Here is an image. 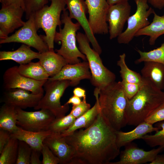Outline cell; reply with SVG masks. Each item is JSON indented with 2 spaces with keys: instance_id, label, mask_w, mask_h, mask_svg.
<instances>
[{
  "instance_id": "41",
  "label": "cell",
  "mask_w": 164,
  "mask_h": 164,
  "mask_svg": "<svg viewBox=\"0 0 164 164\" xmlns=\"http://www.w3.org/2000/svg\"><path fill=\"white\" fill-rule=\"evenodd\" d=\"M2 5H13L22 8L25 10L24 0H0Z\"/></svg>"
},
{
  "instance_id": "5",
  "label": "cell",
  "mask_w": 164,
  "mask_h": 164,
  "mask_svg": "<svg viewBox=\"0 0 164 164\" xmlns=\"http://www.w3.org/2000/svg\"><path fill=\"white\" fill-rule=\"evenodd\" d=\"M76 39L79 49L85 56L89 63L92 85L100 90L115 81V75L104 65L100 55L90 46L85 34L77 32Z\"/></svg>"
},
{
  "instance_id": "22",
  "label": "cell",
  "mask_w": 164,
  "mask_h": 164,
  "mask_svg": "<svg viewBox=\"0 0 164 164\" xmlns=\"http://www.w3.org/2000/svg\"><path fill=\"white\" fill-rule=\"evenodd\" d=\"M38 59L50 77L57 74L68 64L62 56L54 50H49L40 53Z\"/></svg>"
},
{
  "instance_id": "38",
  "label": "cell",
  "mask_w": 164,
  "mask_h": 164,
  "mask_svg": "<svg viewBox=\"0 0 164 164\" xmlns=\"http://www.w3.org/2000/svg\"><path fill=\"white\" fill-rule=\"evenodd\" d=\"M164 121V103L155 110L145 120L146 122L153 125Z\"/></svg>"
},
{
  "instance_id": "7",
  "label": "cell",
  "mask_w": 164,
  "mask_h": 164,
  "mask_svg": "<svg viewBox=\"0 0 164 164\" xmlns=\"http://www.w3.org/2000/svg\"><path fill=\"white\" fill-rule=\"evenodd\" d=\"M70 82L68 80L48 79L43 85L45 94L34 109L48 110L56 118L65 116L69 110V104H65L62 105L60 100L66 89L70 86Z\"/></svg>"
},
{
  "instance_id": "25",
  "label": "cell",
  "mask_w": 164,
  "mask_h": 164,
  "mask_svg": "<svg viewBox=\"0 0 164 164\" xmlns=\"http://www.w3.org/2000/svg\"><path fill=\"white\" fill-rule=\"evenodd\" d=\"M100 112V108L96 101L94 105L86 113L75 119L73 123L67 130L60 133L63 137L70 135L81 128H87L94 122Z\"/></svg>"
},
{
  "instance_id": "3",
  "label": "cell",
  "mask_w": 164,
  "mask_h": 164,
  "mask_svg": "<svg viewBox=\"0 0 164 164\" xmlns=\"http://www.w3.org/2000/svg\"><path fill=\"white\" fill-rule=\"evenodd\" d=\"M121 81H114L100 89L98 99L100 112L116 130L127 125L125 110L128 101Z\"/></svg>"
},
{
  "instance_id": "39",
  "label": "cell",
  "mask_w": 164,
  "mask_h": 164,
  "mask_svg": "<svg viewBox=\"0 0 164 164\" xmlns=\"http://www.w3.org/2000/svg\"><path fill=\"white\" fill-rule=\"evenodd\" d=\"M121 82L125 93L128 99H131L135 95L142 84Z\"/></svg>"
},
{
  "instance_id": "24",
  "label": "cell",
  "mask_w": 164,
  "mask_h": 164,
  "mask_svg": "<svg viewBox=\"0 0 164 164\" xmlns=\"http://www.w3.org/2000/svg\"><path fill=\"white\" fill-rule=\"evenodd\" d=\"M144 63V66L141 70L142 76L148 79L158 88L163 90L164 64L151 61Z\"/></svg>"
},
{
  "instance_id": "45",
  "label": "cell",
  "mask_w": 164,
  "mask_h": 164,
  "mask_svg": "<svg viewBox=\"0 0 164 164\" xmlns=\"http://www.w3.org/2000/svg\"><path fill=\"white\" fill-rule=\"evenodd\" d=\"M81 101L80 98L73 95L65 104H71L73 106H75L79 104Z\"/></svg>"
},
{
  "instance_id": "17",
  "label": "cell",
  "mask_w": 164,
  "mask_h": 164,
  "mask_svg": "<svg viewBox=\"0 0 164 164\" xmlns=\"http://www.w3.org/2000/svg\"><path fill=\"white\" fill-rule=\"evenodd\" d=\"M43 95V94H35L21 88L5 90L2 94V101L22 109L29 108H34Z\"/></svg>"
},
{
  "instance_id": "30",
  "label": "cell",
  "mask_w": 164,
  "mask_h": 164,
  "mask_svg": "<svg viewBox=\"0 0 164 164\" xmlns=\"http://www.w3.org/2000/svg\"><path fill=\"white\" fill-rule=\"evenodd\" d=\"M19 140L11 137L8 142L0 153V164H16Z\"/></svg>"
},
{
  "instance_id": "48",
  "label": "cell",
  "mask_w": 164,
  "mask_h": 164,
  "mask_svg": "<svg viewBox=\"0 0 164 164\" xmlns=\"http://www.w3.org/2000/svg\"><path fill=\"white\" fill-rule=\"evenodd\" d=\"M163 90H164V87Z\"/></svg>"
},
{
  "instance_id": "44",
  "label": "cell",
  "mask_w": 164,
  "mask_h": 164,
  "mask_svg": "<svg viewBox=\"0 0 164 164\" xmlns=\"http://www.w3.org/2000/svg\"><path fill=\"white\" fill-rule=\"evenodd\" d=\"M74 95L81 98L86 97V92L85 90L80 87L75 88L73 91Z\"/></svg>"
},
{
  "instance_id": "20",
  "label": "cell",
  "mask_w": 164,
  "mask_h": 164,
  "mask_svg": "<svg viewBox=\"0 0 164 164\" xmlns=\"http://www.w3.org/2000/svg\"><path fill=\"white\" fill-rule=\"evenodd\" d=\"M133 130L128 132L116 131L117 143L118 147L125 146L134 140L142 139L145 135L153 132H156L160 128L145 121L136 126Z\"/></svg>"
},
{
  "instance_id": "21",
  "label": "cell",
  "mask_w": 164,
  "mask_h": 164,
  "mask_svg": "<svg viewBox=\"0 0 164 164\" xmlns=\"http://www.w3.org/2000/svg\"><path fill=\"white\" fill-rule=\"evenodd\" d=\"M52 133L50 130L35 132L25 130L19 126L16 131L11 134V136L25 142L33 149L41 151L43 141Z\"/></svg>"
},
{
  "instance_id": "27",
  "label": "cell",
  "mask_w": 164,
  "mask_h": 164,
  "mask_svg": "<svg viewBox=\"0 0 164 164\" xmlns=\"http://www.w3.org/2000/svg\"><path fill=\"white\" fill-rule=\"evenodd\" d=\"M17 121L16 108L4 103L0 108V129L12 133L18 128Z\"/></svg>"
},
{
  "instance_id": "13",
  "label": "cell",
  "mask_w": 164,
  "mask_h": 164,
  "mask_svg": "<svg viewBox=\"0 0 164 164\" xmlns=\"http://www.w3.org/2000/svg\"><path fill=\"white\" fill-rule=\"evenodd\" d=\"M71 19H76L84 30L93 48L100 55L102 52L101 48L94 36L86 16L87 9L84 0H64Z\"/></svg>"
},
{
  "instance_id": "2",
  "label": "cell",
  "mask_w": 164,
  "mask_h": 164,
  "mask_svg": "<svg viewBox=\"0 0 164 164\" xmlns=\"http://www.w3.org/2000/svg\"><path fill=\"white\" fill-rule=\"evenodd\" d=\"M143 79L138 93L128 99L125 110L128 125L136 126L164 103V92L156 87L148 79Z\"/></svg>"
},
{
  "instance_id": "33",
  "label": "cell",
  "mask_w": 164,
  "mask_h": 164,
  "mask_svg": "<svg viewBox=\"0 0 164 164\" xmlns=\"http://www.w3.org/2000/svg\"><path fill=\"white\" fill-rule=\"evenodd\" d=\"M75 119L70 113L61 118H56L50 125L49 130L52 133H61L67 129Z\"/></svg>"
},
{
  "instance_id": "23",
  "label": "cell",
  "mask_w": 164,
  "mask_h": 164,
  "mask_svg": "<svg viewBox=\"0 0 164 164\" xmlns=\"http://www.w3.org/2000/svg\"><path fill=\"white\" fill-rule=\"evenodd\" d=\"M30 47L23 44L13 51H1L0 60H12L20 65L28 63L33 60L38 59L40 53L33 51Z\"/></svg>"
},
{
  "instance_id": "8",
  "label": "cell",
  "mask_w": 164,
  "mask_h": 164,
  "mask_svg": "<svg viewBox=\"0 0 164 164\" xmlns=\"http://www.w3.org/2000/svg\"><path fill=\"white\" fill-rule=\"evenodd\" d=\"M134 0L136 5V10L135 13L128 18L126 30L117 37L119 44L129 43L139 30L150 24L148 18L155 12L153 9L149 7L146 0Z\"/></svg>"
},
{
  "instance_id": "14",
  "label": "cell",
  "mask_w": 164,
  "mask_h": 164,
  "mask_svg": "<svg viewBox=\"0 0 164 164\" xmlns=\"http://www.w3.org/2000/svg\"><path fill=\"white\" fill-rule=\"evenodd\" d=\"M131 9L128 1L109 5L106 21L110 39L117 37L122 32L125 24L130 16Z\"/></svg>"
},
{
  "instance_id": "35",
  "label": "cell",
  "mask_w": 164,
  "mask_h": 164,
  "mask_svg": "<svg viewBox=\"0 0 164 164\" xmlns=\"http://www.w3.org/2000/svg\"><path fill=\"white\" fill-rule=\"evenodd\" d=\"M48 0H24L25 18L28 20L33 14L48 2Z\"/></svg>"
},
{
  "instance_id": "40",
  "label": "cell",
  "mask_w": 164,
  "mask_h": 164,
  "mask_svg": "<svg viewBox=\"0 0 164 164\" xmlns=\"http://www.w3.org/2000/svg\"><path fill=\"white\" fill-rule=\"evenodd\" d=\"M11 137V133L9 132L0 129V153L8 142Z\"/></svg>"
},
{
  "instance_id": "11",
  "label": "cell",
  "mask_w": 164,
  "mask_h": 164,
  "mask_svg": "<svg viewBox=\"0 0 164 164\" xmlns=\"http://www.w3.org/2000/svg\"><path fill=\"white\" fill-rule=\"evenodd\" d=\"M46 81H37L25 77L19 73L18 66H14L5 72L3 76V86L4 90L19 88L27 90L35 94H43V85Z\"/></svg>"
},
{
  "instance_id": "36",
  "label": "cell",
  "mask_w": 164,
  "mask_h": 164,
  "mask_svg": "<svg viewBox=\"0 0 164 164\" xmlns=\"http://www.w3.org/2000/svg\"><path fill=\"white\" fill-rule=\"evenodd\" d=\"M43 156L42 164H57L59 163L58 158L46 145L43 143L41 150Z\"/></svg>"
},
{
  "instance_id": "18",
  "label": "cell",
  "mask_w": 164,
  "mask_h": 164,
  "mask_svg": "<svg viewBox=\"0 0 164 164\" xmlns=\"http://www.w3.org/2000/svg\"><path fill=\"white\" fill-rule=\"evenodd\" d=\"M58 158L60 164H75V151L60 133H52L43 141Z\"/></svg>"
},
{
  "instance_id": "32",
  "label": "cell",
  "mask_w": 164,
  "mask_h": 164,
  "mask_svg": "<svg viewBox=\"0 0 164 164\" xmlns=\"http://www.w3.org/2000/svg\"><path fill=\"white\" fill-rule=\"evenodd\" d=\"M155 126L160 129L153 135H145L142 139L151 147L158 146L164 148V121L157 122Z\"/></svg>"
},
{
  "instance_id": "26",
  "label": "cell",
  "mask_w": 164,
  "mask_h": 164,
  "mask_svg": "<svg viewBox=\"0 0 164 164\" xmlns=\"http://www.w3.org/2000/svg\"><path fill=\"white\" fill-rule=\"evenodd\" d=\"M154 17L152 22L145 28L139 30L135 37L146 35L149 37V43L154 45L157 39L164 34V15H158L155 12L153 13Z\"/></svg>"
},
{
  "instance_id": "6",
  "label": "cell",
  "mask_w": 164,
  "mask_h": 164,
  "mask_svg": "<svg viewBox=\"0 0 164 164\" xmlns=\"http://www.w3.org/2000/svg\"><path fill=\"white\" fill-rule=\"evenodd\" d=\"M51 2L49 6L44 5L34 13V21L36 29H42L45 35H40L47 44L49 49L54 50V39L58 26L61 27L62 24L60 15L66 9L64 0H48Z\"/></svg>"
},
{
  "instance_id": "28",
  "label": "cell",
  "mask_w": 164,
  "mask_h": 164,
  "mask_svg": "<svg viewBox=\"0 0 164 164\" xmlns=\"http://www.w3.org/2000/svg\"><path fill=\"white\" fill-rule=\"evenodd\" d=\"M18 70L22 75L35 80L46 81L50 77L39 61L20 65Z\"/></svg>"
},
{
  "instance_id": "37",
  "label": "cell",
  "mask_w": 164,
  "mask_h": 164,
  "mask_svg": "<svg viewBox=\"0 0 164 164\" xmlns=\"http://www.w3.org/2000/svg\"><path fill=\"white\" fill-rule=\"evenodd\" d=\"M90 108V104L86 102V97H84L79 104L73 106L70 113L76 119L86 113L91 108Z\"/></svg>"
},
{
  "instance_id": "47",
  "label": "cell",
  "mask_w": 164,
  "mask_h": 164,
  "mask_svg": "<svg viewBox=\"0 0 164 164\" xmlns=\"http://www.w3.org/2000/svg\"><path fill=\"white\" fill-rule=\"evenodd\" d=\"M129 0H107V2L109 5H113L118 3L128 2Z\"/></svg>"
},
{
  "instance_id": "34",
  "label": "cell",
  "mask_w": 164,
  "mask_h": 164,
  "mask_svg": "<svg viewBox=\"0 0 164 164\" xmlns=\"http://www.w3.org/2000/svg\"><path fill=\"white\" fill-rule=\"evenodd\" d=\"M32 149L25 142L19 140L18 155L16 164H30Z\"/></svg>"
},
{
  "instance_id": "4",
  "label": "cell",
  "mask_w": 164,
  "mask_h": 164,
  "mask_svg": "<svg viewBox=\"0 0 164 164\" xmlns=\"http://www.w3.org/2000/svg\"><path fill=\"white\" fill-rule=\"evenodd\" d=\"M66 8L63 12L61 15V21L63 27L62 29L59 28V31L55 34L54 42L61 44L60 48L55 51L69 64L80 62L79 58L87 61L85 56L77 48L76 43L77 32L81 26L77 22H73Z\"/></svg>"
},
{
  "instance_id": "10",
  "label": "cell",
  "mask_w": 164,
  "mask_h": 164,
  "mask_svg": "<svg viewBox=\"0 0 164 164\" xmlns=\"http://www.w3.org/2000/svg\"><path fill=\"white\" fill-rule=\"evenodd\" d=\"M17 125L27 131L39 132L49 130L50 126L56 118L48 110L42 109L34 111H28L16 108Z\"/></svg>"
},
{
  "instance_id": "31",
  "label": "cell",
  "mask_w": 164,
  "mask_h": 164,
  "mask_svg": "<svg viewBox=\"0 0 164 164\" xmlns=\"http://www.w3.org/2000/svg\"><path fill=\"white\" fill-rule=\"evenodd\" d=\"M136 51L139 55V58L135 63L138 64L142 62L151 61L164 64V42L161 46L148 52H143L138 49Z\"/></svg>"
},
{
  "instance_id": "12",
  "label": "cell",
  "mask_w": 164,
  "mask_h": 164,
  "mask_svg": "<svg viewBox=\"0 0 164 164\" xmlns=\"http://www.w3.org/2000/svg\"><path fill=\"white\" fill-rule=\"evenodd\" d=\"M88 21L94 34H105L108 33L106 16L109 6L107 0H85Z\"/></svg>"
},
{
  "instance_id": "9",
  "label": "cell",
  "mask_w": 164,
  "mask_h": 164,
  "mask_svg": "<svg viewBox=\"0 0 164 164\" xmlns=\"http://www.w3.org/2000/svg\"><path fill=\"white\" fill-rule=\"evenodd\" d=\"M37 31L34 14L15 33L4 39H0V43H20L33 47L40 53L46 52L49 50L48 47L40 35L37 34Z\"/></svg>"
},
{
  "instance_id": "19",
  "label": "cell",
  "mask_w": 164,
  "mask_h": 164,
  "mask_svg": "<svg viewBox=\"0 0 164 164\" xmlns=\"http://www.w3.org/2000/svg\"><path fill=\"white\" fill-rule=\"evenodd\" d=\"M91 78L89 63L87 61L65 65L56 75L49 77L50 80H68L70 86L78 85L80 81L84 79L90 80Z\"/></svg>"
},
{
  "instance_id": "16",
  "label": "cell",
  "mask_w": 164,
  "mask_h": 164,
  "mask_svg": "<svg viewBox=\"0 0 164 164\" xmlns=\"http://www.w3.org/2000/svg\"><path fill=\"white\" fill-rule=\"evenodd\" d=\"M25 10L20 7L2 5L0 10V38L2 39L25 23L22 19Z\"/></svg>"
},
{
  "instance_id": "43",
  "label": "cell",
  "mask_w": 164,
  "mask_h": 164,
  "mask_svg": "<svg viewBox=\"0 0 164 164\" xmlns=\"http://www.w3.org/2000/svg\"><path fill=\"white\" fill-rule=\"evenodd\" d=\"M148 3L154 8L159 10L164 8V0H146Z\"/></svg>"
},
{
  "instance_id": "15",
  "label": "cell",
  "mask_w": 164,
  "mask_h": 164,
  "mask_svg": "<svg viewBox=\"0 0 164 164\" xmlns=\"http://www.w3.org/2000/svg\"><path fill=\"white\" fill-rule=\"evenodd\" d=\"M125 147V149L120 153L119 161L111 162L109 164H142L150 162L164 149V147L159 146L156 149L146 151L132 142Z\"/></svg>"
},
{
  "instance_id": "29",
  "label": "cell",
  "mask_w": 164,
  "mask_h": 164,
  "mask_svg": "<svg viewBox=\"0 0 164 164\" xmlns=\"http://www.w3.org/2000/svg\"><path fill=\"white\" fill-rule=\"evenodd\" d=\"M126 55L123 53L119 56L117 65L120 68L119 73L121 81L130 83L142 84L143 77L139 73L130 69L125 62Z\"/></svg>"
},
{
  "instance_id": "46",
  "label": "cell",
  "mask_w": 164,
  "mask_h": 164,
  "mask_svg": "<svg viewBox=\"0 0 164 164\" xmlns=\"http://www.w3.org/2000/svg\"><path fill=\"white\" fill-rule=\"evenodd\" d=\"M150 164H164V155L158 154Z\"/></svg>"
},
{
  "instance_id": "42",
  "label": "cell",
  "mask_w": 164,
  "mask_h": 164,
  "mask_svg": "<svg viewBox=\"0 0 164 164\" xmlns=\"http://www.w3.org/2000/svg\"><path fill=\"white\" fill-rule=\"evenodd\" d=\"M41 153V151L32 149L30 158V164H41L42 161L40 159Z\"/></svg>"
},
{
  "instance_id": "1",
  "label": "cell",
  "mask_w": 164,
  "mask_h": 164,
  "mask_svg": "<svg viewBox=\"0 0 164 164\" xmlns=\"http://www.w3.org/2000/svg\"><path fill=\"white\" fill-rule=\"evenodd\" d=\"M116 131L100 111L90 127L64 137L75 150V164H109L120 154Z\"/></svg>"
}]
</instances>
